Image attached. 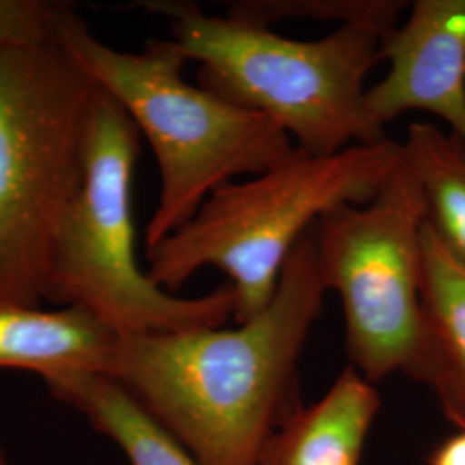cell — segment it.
Wrapping results in <instances>:
<instances>
[{
    "label": "cell",
    "mask_w": 465,
    "mask_h": 465,
    "mask_svg": "<svg viewBox=\"0 0 465 465\" xmlns=\"http://www.w3.org/2000/svg\"><path fill=\"white\" fill-rule=\"evenodd\" d=\"M388 73L366 92L382 128L405 113H428L465 143V0H417L381 36Z\"/></svg>",
    "instance_id": "ba28073f"
},
{
    "label": "cell",
    "mask_w": 465,
    "mask_h": 465,
    "mask_svg": "<svg viewBox=\"0 0 465 465\" xmlns=\"http://www.w3.org/2000/svg\"><path fill=\"white\" fill-rule=\"evenodd\" d=\"M314 226L292 252L274 297L257 316L234 328L114 341L104 374L202 465H259L271 434L299 409L300 357L328 293Z\"/></svg>",
    "instance_id": "6da1fadb"
},
{
    "label": "cell",
    "mask_w": 465,
    "mask_h": 465,
    "mask_svg": "<svg viewBox=\"0 0 465 465\" xmlns=\"http://www.w3.org/2000/svg\"><path fill=\"white\" fill-rule=\"evenodd\" d=\"M57 44L116 100L153 150L161 192L145 228V252L182 228L217 188L255 176L295 149L269 117L188 84V59L173 40H152L142 52L117 50L67 7Z\"/></svg>",
    "instance_id": "7a4b0ae2"
},
{
    "label": "cell",
    "mask_w": 465,
    "mask_h": 465,
    "mask_svg": "<svg viewBox=\"0 0 465 465\" xmlns=\"http://www.w3.org/2000/svg\"><path fill=\"white\" fill-rule=\"evenodd\" d=\"M401 152L420 186L426 224L465 266V143L430 121H412Z\"/></svg>",
    "instance_id": "4fadbf2b"
},
{
    "label": "cell",
    "mask_w": 465,
    "mask_h": 465,
    "mask_svg": "<svg viewBox=\"0 0 465 465\" xmlns=\"http://www.w3.org/2000/svg\"><path fill=\"white\" fill-rule=\"evenodd\" d=\"M45 384L55 399L113 440L130 465H202L113 378L84 372Z\"/></svg>",
    "instance_id": "7c38bea8"
},
{
    "label": "cell",
    "mask_w": 465,
    "mask_h": 465,
    "mask_svg": "<svg viewBox=\"0 0 465 465\" xmlns=\"http://www.w3.org/2000/svg\"><path fill=\"white\" fill-rule=\"evenodd\" d=\"M428 465H465V428L432 450Z\"/></svg>",
    "instance_id": "2e32d148"
},
{
    "label": "cell",
    "mask_w": 465,
    "mask_h": 465,
    "mask_svg": "<svg viewBox=\"0 0 465 465\" xmlns=\"http://www.w3.org/2000/svg\"><path fill=\"white\" fill-rule=\"evenodd\" d=\"M116 334L80 309L0 305V369L32 371L44 381L105 371Z\"/></svg>",
    "instance_id": "8fae6325"
},
{
    "label": "cell",
    "mask_w": 465,
    "mask_h": 465,
    "mask_svg": "<svg viewBox=\"0 0 465 465\" xmlns=\"http://www.w3.org/2000/svg\"><path fill=\"white\" fill-rule=\"evenodd\" d=\"M140 136L116 100L97 88L84 182L54 240L45 302L88 312L117 338L226 326L234 316L230 284L176 297L136 261L132 197Z\"/></svg>",
    "instance_id": "5b68a950"
},
{
    "label": "cell",
    "mask_w": 465,
    "mask_h": 465,
    "mask_svg": "<svg viewBox=\"0 0 465 465\" xmlns=\"http://www.w3.org/2000/svg\"><path fill=\"white\" fill-rule=\"evenodd\" d=\"M67 7L45 0H0V50L57 42Z\"/></svg>",
    "instance_id": "9a60e30c"
},
{
    "label": "cell",
    "mask_w": 465,
    "mask_h": 465,
    "mask_svg": "<svg viewBox=\"0 0 465 465\" xmlns=\"http://www.w3.org/2000/svg\"><path fill=\"white\" fill-rule=\"evenodd\" d=\"M97 86L57 42L0 50V305L42 307Z\"/></svg>",
    "instance_id": "8992f818"
},
{
    "label": "cell",
    "mask_w": 465,
    "mask_h": 465,
    "mask_svg": "<svg viewBox=\"0 0 465 465\" xmlns=\"http://www.w3.org/2000/svg\"><path fill=\"white\" fill-rule=\"evenodd\" d=\"M0 465H7L5 464V455H4L2 449H0Z\"/></svg>",
    "instance_id": "e0dca14e"
},
{
    "label": "cell",
    "mask_w": 465,
    "mask_h": 465,
    "mask_svg": "<svg viewBox=\"0 0 465 465\" xmlns=\"http://www.w3.org/2000/svg\"><path fill=\"white\" fill-rule=\"evenodd\" d=\"M166 17L173 42L199 64L200 86L274 121L295 147L331 155L388 140L366 104L369 73L381 63V35L341 26L312 42L267 26L205 15L197 4H142Z\"/></svg>",
    "instance_id": "277c9868"
},
{
    "label": "cell",
    "mask_w": 465,
    "mask_h": 465,
    "mask_svg": "<svg viewBox=\"0 0 465 465\" xmlns=\"http://www.w3.org/2000/svg\"><path fill=\"white\" fill-rule=\"evenodd\" d=\"M380 411L374 382L347 366L321 400L299 407L271 434L259 465H362Z\"/></svg>",
    "instance_id": "9c48e42d"
},
{
    "label": "cell",
    "mask_w": 465,
    "mask_h": 465,
    "mask_svg": "<svg viewBox=\"0 0 465 465\" xmlns=\"http://www.w3.org/2000/svg\"><path fill=\"white\" fill-rule=\"evenodd\" d=\"M426 207L403 152L366 203H343L314 226L319 272L341 302L350 364L367 381L412 378L422 349Z\"/></svg>",
    "instance_id": "52a82bcc"
},
{
    "label": "cell",
    "mask_w": 465,
    "mask_h": 465,
    "mask_svg": "<svg viewBox=\"0 0 465 465\" xmlns=\"http://www.w3.org/2000/svg\"><path fill=\"white\" fill-rule=\"evenodd\" d=\"M401 161L391 138L331 155L292 150L245 182L217 188L182 228L147 253V274L169 293L205 267L230 278L234 316L245 322L274 297L282 269L321 217L372 199Z\"/></svg>",
    "instance_id": "3957f363"
},
{
    "label": "cell",
    "mask_w": 465,
    "mask_h": 465,
    "mask_svg": "<svg viewBox=\"0 0 465 465\" xmlns=\"http://www.w3.org/2000/svg\"><path fill=\"white\" fill-rule=\"evenodd\" d=\"M407 5L401 0H238L230 4L228 16L267 28L286 19H314L362 26L382 36L399 25Z\"/></svg>",
    "instance_id": "5bb4252c"
},
{
    "label": "cell",
    "mask_w": 465,
    "mask_h": 465,
    "mask_svg": "<svg viewBox=\"0 0 465 465\" xmlns=\"http://www.w3.org/2000/svg\"><path fill=\"white\" fill-rule=\"evenodd\" d=\"M422 349L412 374L431 388L445 416L465 428V266L424 228Z\"/></svg>",
    "instance_id": "30bf717a"
}]
</instances>
